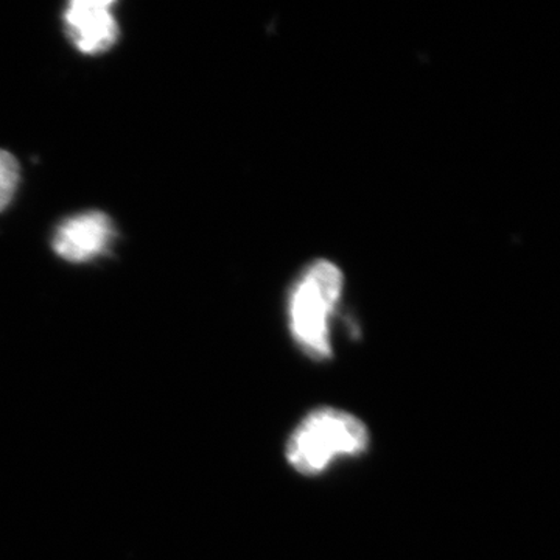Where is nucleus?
Wrapping results in <instances>:
<instances>
[{
    "instance_id": "obj_1",
    "label": "nucleus",
    "mask_w": 560,
    "mask_h": 560,
    "mask_svg": "<svg viewBox=\"0 0 560 560\" xmlns=\"http://www.w3.org/2000/svg\"><path fill=\"white\" fill-rule=\"evenodd\" d=\"M368 427L357 416L320 408L301 420L287 441V460L298 474L315 477L342 458H359L370 448Z\"/></svg>"
},
{
    "instance_id": "obj_2",
    "label": "nucleus",
    "mask_w": 560,
    "mask_h": 560,
    "mask_svg": "<svg viewBox=\"0 0 560 560\" xmlns=\"http://www.w3.org/2000/svg\"><path fill=\"white\" fill-rule=\"evenodd\" d=\"M342 293V272L331 261L312 264L294 283L289 300L291 337L313 360H329L331 319Z\"/></svg>"
},
{
    "instance_id": "obj_3",
    "label": "nucleus",
    "mask_w": 560,
    "mask_h": 560,
    "mask_svg": "<svg viewBox=\"0 0 560 560\" xmlns=\"http://www.w3.org/2000/svg\"><path fill=\"white\" fill-rule=\"evenodd\" d=\"M113 238L114 226L109 217L101 210H90L62 221L55 231L51 246L61 259L83 264L106 253Z\"/></svg>"
},
{
    "instance_id": "obj_4",
    "label": "nucleus",
    "mask_w": 560,
    "mask_h": 560,
    "mask_svg": "<svg viewBox=\"0 0 560 560\" xmlns=\"http://www.w3.org/2000/svg\"><path fill=\"white\" fill-rule=\"evenodd\" d=\"M110 0H73L65 11L66 32L77 49L97 55L110 49L119 36Z\"/></svg>"
},
{
    "instance_id": "obj_5",
    "label": "nucleus",
    "mask_w": 560,
    "mask_h": 560,
    "mask_svg": "<svg viewBox=\"0 0 560 560\" xmlns=\"http://www.w3.org/2000/svg\"><path fill=\"white\" fill-rule=\"evenodd\" d=\"M20 184V164L9 151L0 150V212L13 200Z\"/></svg>"
}]
</instances>
